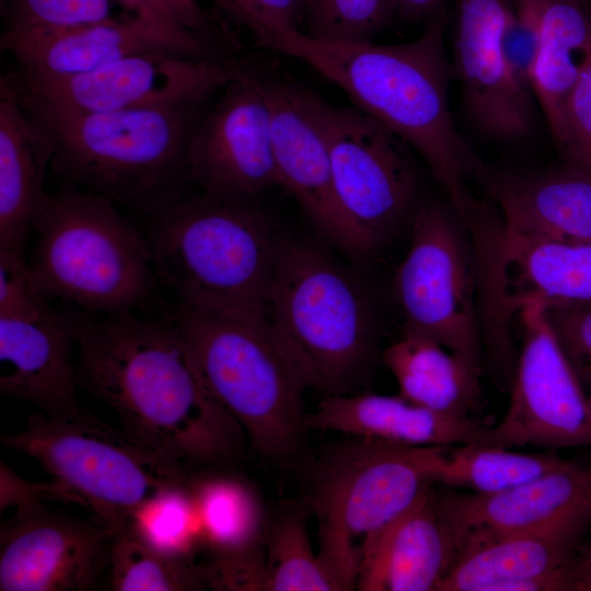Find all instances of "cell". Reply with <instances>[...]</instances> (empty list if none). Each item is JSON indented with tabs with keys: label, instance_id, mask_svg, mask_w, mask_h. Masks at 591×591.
I'll list each match as a JSON object with an SVG mask.
<instances>
[{
	"label": "cell",
	"instance_id": "obj_26",
	"mask_svg": "<svg viewBox=\"0 0 591 591\" xmlns=\"http://www.w3.org/2000/svg\"><path fill=\"white\" fill-rule=\"evenodd\" d=\"M383 361L409 402L459 417L480 407V367L424 334L405 329L384 350Z\"/></svg>",
	"mask_w": 591,
	"mask_h": 591
},
{
	"label": "cell",
	"instance_id": "obj_4",
	"mask_svg": "<svg viewBox=\"0 0 591 591\" xmlns=\"http://www.w3.org/2000/svg\"><path fill=\"white\" fill-rule=\"evenodd\" d=\"M148 219L160 287L179 303L268 314L282 236L258 198L189 190Z\"/></svg>",
	"mask_w": 591,
	"mask_h": 591
},
{
	"label": "cell",
	"instance_id": "obj_6",
	"mask_svg": "<svg viewBox=\"0 0 591 591\" xmlns=\"http://www.w3.org/2000/svg\"><path fill=\"white\" fill-rule=\"evenodd\" d=\"M28 267L38 290L91 314L142 311L160 283L146 232L107 197L68 186L48 193Z\"/></svg>",
	"mask_w": 591,
	"mask_h": 591
},
{
	"label": "cell",
	"instance_id": "obj_16",
	"mask_svg": "<svg viewBox=\"0 0 591 591\" xmlns=\"http://www.w3.org/2000/svg\"><path fill=\"white\" fill-rule=\"evenodd\" d=\"M511 8L507 0H456L452 38L464 114L479 137L502 144L530 138L536 124L535 99L513 78L502 51Z\"/></svg>",
	"mask_w": 591,
	"mask_h": 591
},
{
	"label": "cell",
	"instance_id": "obj_21",
	"mask_svg": "<svg viewBox=\"0 0 591 591\" xmlns=\"http://www.w3.org/2000/svg\"><path fill=\"white\" fill-rule=\"evenodd\" d=\"M482 183L502 217L501 237L591 244V175L568 164L490 170Z\"/></svg>",
	"mask_w": 591,
	"mask_h": 591
},
{
	"label": "cell",
	"instance_id": "obj_20",
	"mask_svg": "<svg viewBox=\"0 0 591 591\" xmlns=\"http://www.w3.org/2000/svg\"><path fill=\"white\" fill-rule=\"evenodd\" d=\"M464 541L443 515L432 489L360 546L357 589L437 591Z\"/></svg>",
	"mask_w": 591,
	"mask_h": 591
},
{
	"label": "cell",
	"instance_id": "obj_27",
	"mask_svg": "<svg viewBox=\"0 0 591 591\" xmlns=\"http://www.w3.org/2000/svg\"><path fill=\"white\" fill-rule=\"evenodd\" d=\"M591 54V13L583 0H546L532 91L554 142L564 111Z\"/></svg>",
	"mask_w": 591,
	"mask_h": 591
},
{
	"label": "cell",
	"instance_id": "obj_13",
	"mask_svg": "<svg viewBox=\"0 0 591 591\" xmlns=\"http://www.w3.org/2000/svg\"><path fill=\"white\" fill-rule=\"evenodd\" d=\"M412 234L394 277L406 329L480 367L472 268L454 220L440 205L424 204L415 211Z\"/></svg>",
	"mask_w": 591,
	"mask_h": 591
},
{
	"label": "cell",
	"instance_id": "obj_31",
	"mask_svg": "<svg viewBox=\"0 0 591 591\" xmlns=\"http://www.w3.org/2000/svg\"><path fill=\"white\" fill-rule=\"evenodd\" d=\"M109 586L116 591H183L208 588L206 567L196 557L165 554L150 546L130 526L112 542Z\"/></svg>",
	"mask_w": 591,
	"mask_h": 591
},
{
	"label": "cell",
	"instance_id": "obj_8",
	"mask_svg": "<svg viewBox=\"0 0 591 591\" xmlns=\"http://www.w3.org/2000/svg\"><path fill=\"white\" fill-rule=\"evenodd\" d=\"M447 450L354 437L323 459L312 495L318 554L344 590L357 587V541L362 544L438 483Z\"/></svg>",
	"mask_w": 591,
	"mask_h": 591
},
{
	"label": "cell",
	"instance_id": "obj_3",
	"mask_svg": "<svg viewBox=\"0 0 591 591\" xmlns=\"http://www.w3.org/2000/svg\"><path fill=\"white\" fill-rule=\"evenodd\" d=\"M19 94L55 137L50 167L62 186L147 217L189 192L188 147L207 103L71 113Z\"/></svg>",
	"mask_w": 591,
	"mask_h": 591
},
{
	"label": "cell",
	"instance_id": "obj_9",
	"mask_svg": "<svg viewBox=\"0 0 591 591\" xmlns=\"http://www.w3.org/2000/svg\"><path fill=\"white\" fill-rule=\"evenodd\" d=\"M1 443L36 460L53 477L116 534L154 493L186 479L132 442L123 431L92 417L60 420L32 414L18 433Z\"/></svg>",
	"mask_w": 591,
	"mask_h": 591
},
{
	"label": "cell",
	"instance_id": "obj_11",
	"mask_svg": "<svg viewBox=\"0 0 591 591\" xmlns=\"http://www.w3.org/2000/svg\"><path fill=\"white\" fill-rule=\"evenodd\" d=\"M305 100L345 211L379 245L416 202L418 176L410 148L355 106H337L308 90Z\"/></svg>",
	"mask_w": 591,
	"mask_h": 591
},
{
	"label": "cell",
	"instance_id": "obj_24",
	"mask_svg": "<svg viewBox=\"0 0 591 591\" xmlns=\"http://www.w3.org/2000/svg\"><path fill=\"white\" fill-rule=\"evenodd\" d=\"M305 427L399 444L444 448L485 444L489 428L472 417L439 413L399 394L371 392L325 396L313 413L306 414Z\"/></svg>",
	"mask_w": 591,
	"mask_h": 591
},
{
	"label": "cell",
	"instance_id": "obj_35",
	"mask_svg": "<svg viewBox=\"0 0 591 591\" xmlns=\"http://www.w3.org/2000/svg\"><path fill=\"white\" fill-rule=\"evenodd\" d=\"M116 0H4L3 33L51 31L93 24L116 16ZM121 7V5H120Z\"/></svg>",
	"mask_w": 591,
	"mask_h": 591
},
{
	"label": "cell",
	"instance_id": "obj_23",
	"mask_svg": "<svg viewBox=\"0 0 591 591\" xmlns=\"http://www.w3.org/2000/svg\"><path fill=\"white\" fill-rule=\"evenodd\" d=\"M51 131L23 106L10 72L0 80V251L24 255L48 192Z\"/></svg>",
	"mask_w": 591,
	"mask_h": 591
},
{
	"label": "cell",
	"instance_id": "obj_2",
	"mask_svg": "<svg viewBox=\"0 0 591 591\" xmlns=\"http://www.w3.org/2000/svg\"><path fill=\"white\" fill-rule=\"evenodd\" d=\"M447 12L426 24L417 38L394 45L334 42L296 30L268 31L254 38L264 48L293 57L341 89L355 107L401 138L425 161L447 192L459 218L478 211L467 181H483L486 166L452 116L454 80L447 53Z\"/></svg>",
	"mask_w": 591,
	"mask_h": 591
},
{
	"label": "cell",
	"instance_id": "obj_28",
	"mask_svg": "<svg viewBox=\"0 0 591 591\" xmlns=\"http://www.w3.org/2000/svg\"><path fill=\"white\" fill-rule=\"evenodd\" d=\"M200 524L204 547L216 559L259 554L263 512L255 491L243 480L211 475L186 480Z\"/></svg>",
	"mask_w": 591,
	"mask_h": 591
},
{
	"label": "cell",
	"instance_id": "obj_37",
	"mask_svg": "<svg viewBox=\"0 0 591 591\" xmlns=\"http://www.w3.org/2000/svg\"><path fill=\"white\" fill-rule=\"evenodd\" d=\"M554 143L565 163L591 175V54L567 101Z\"/></svg>",
	"mask_w": 591,
	"mask_h": 591
},
{
	"label": "cell",
	"instance_id": "obj_34",
	"mask_svg": "<svg viewBox=\"0 0 591 591\" xmlns=\"http://www.w3.org/2000/svg\"><path fill=\"white\" fill-rule=\"evenodd\" d=\"M394 13L391 0H309L310 36L334 42H373Z\"/></svg>",
	"mask_w": 591,
	"mask_h": 591
},
{
	"label": "cell",
	"instance_id": "obj_41",
	"mask_svg": "<svg viewBox=\"0 0 591 591\" xmlns=\"http://www.w3.org/2000/svg\"><path fill=\"white\" fill-rule=\"evenodd\" d=\"M48 301L36 287L24 255L0 251V316L30 314Z\"/></svg>",
	"mask_w": 591,
	"mask_h": 591
},
{
	"label": "cell",
	"instance_id": "obj_14",
	"mask_svg": "<svg viewBox=\"0 0 591 591\" xmlns=\"http://www.w3.org/2000/svg\"><path fill=\"white\" fill-rule=\"evenodd\" d=\"M207 107L190 138L192 185L228 198H258L280 186L269 106L248 63Z\"/></svg>",
	"mask_w": 591,
	"mask_h": 591
},
{
	"label": "cell",
	"instance_id": "obj_45",
	"mask_svg": "<svg viewBox=\"0 0 591 591\" xmlns=\"http://www.w3.org/2000/svg\"><path fill=\"white\" fill-rule=\"evenodd\" d=\"M579 376L580 378H583L584 381L587 382L588 386H589V392H588V398H589V402H590V405H591V368L590 369H584V370H581L578 372Z\"/></svg>",
	"mask_w": 591,
	"mask_h": 591
},
{
	"label": "cell",
	"instance_id": "obj_40",
	"mask_svg": "<svg viewBox=\"0 0 591 591\" xmlns=\"http://www.w3.org/2000/svg\"><path fill=\"white\" fill-rule=\"evenodd\" d=\"M549 323L577 372L591 368V300L546 305Z\"/></svg>",
	"mask_w": 591,
	"mask_h": 591
},
{
	"label": "cell",
	"instance_id": "obj_18",
	"mask_svg": "<svg viewBox=\"0 0 591 591\" xmlns=\"http://www.w3.org/2000/svg\"><path fill=\"white\" fill-rule=\"evenodd\" d=\"M0 47L13 57L19 73L38 78L85 73L143 53L231 58L227 50L197 36L132 12L69 28L2 33Z\"/></svg>",
	"mask_w": 591,
	"mask_h": 591
},
{
	"label": "cell",
	"instance_id": "obj_22",
	"mask_svg": "<svg viewBox=\"0 0 591 591\" xmlns=\"http://www.w3.org/2000/svg\"><path fill=\"white\" fill-rule=\"evenodd\" d=\"M440 509L464 544L532 530L591 510V466H561L496 494L438 497Z\"/></svg>",
	"mask_w": 591,
	"mask_h": 591
},
{
	"label": "cell",
	"instance_id": "obj_38",
	"mask_svg": "<svg viewBox=\"0 0 591 591\" xmlns=\"http://www.w3.org/2000/svg\"><path fill=\"white\" fill-rule=\"evenodd\" d=\"M225 18L255 37L275 30L301 31L309 0H210Z\"/></svg>",
	"mask_w": 591,
	"mask_h": 591
},
{
	"label": "cell",
	"instance_id": "obj_17",
	"mask_svg": "<svg viewBox=\"0 0 591 591\" xmlns=\"http://www.w3.org/2000/svg\"><path fill=\"white\" fill-rule=\"evenodd\" d=\"M114 533L40 506L0 528L1 591H85L108 570Z\"/></svg>",
	"mask_w": 591,
	"mask_h": 591
},
{
	"label": "cell",
	"instance_id": "obj_19",
	"mask_svg": "<svg viewBox=\"0 0 591 591\" xmlns=\"http://www.w3.org/2000/svg\"><path fill=\"white\" fill-rule=\"evenodd\" d=\"M82 312L46 302L36 311L0 316V391L36 406L47 417H94L77 399L73 349Z\"/></svg>",
	"mask_w": 591,
	"mask_h": 591
},
{
	"label": "cell",
	"instance_id": "obj_33",
	"mask_svg": "<svg viewBox=\"0 0 591 591\" xmlns=\"http://www.w3.org/2000/svg\"><path fill=\"white\" fill-rule=\"evenodd\" d=\"M155 549L179 557H196L204 547L192 494L184 483L151 495L134 513L129 525Z\"/></svg>",
	"mask_w": 591,
	"mask_h": 591
},
{
	"label": "cell",
	"instance_id": "obj_43",
	"mask_svg": "<svg viewBox=\"0 0 591 591\" xmlns=\"http://www.w3.org/2000/svg\"><path fill=\"white\" fill-rule=\"evenodd\" d=\"M394 13L407 22H430L445 13L450 0H391Z\"/></svg>",
	"mask_w": 591,
	"mask_h": 591
},
{
	"label": "cell",
	"instance_id": "obj_39",
	"mask_svg": "<svg viewBox=\"0 0 591 591\" xmlns=\"http://www.w3.org/2000/svg\"><path fill=\"white\" fill-rule=\"evenodd\" d=\"M128 12L155 20L177 31L197 36L227 51L230 39L215 26L211 16L196 0H116Z\"/></svg>",
	"mask_w": 591,
	"mask_h": 591
},
{
	"label": "cell",
	"instance_id": "obj_36",
	"mask_svg": "<svg viewBox=\"0 0 591 591\" xmlns=\"http://www.w3.org/2000/svg\"><path fill=\"white\" fill-rule=\"evenodd\" d=\"M545 3L546 0H517L501 37L502 51L513 78L533 96L532 73Z\"/></svg>",
	"mask_w": 591,
	"mask_h": 591
},
{
	"label": "cell",
	"instance_id": "obj_1",
	"mask_svg": "<svg viewBox=\"0 0 591 591\" xmlns=\"http://www.w3.org/2000/svg\"><path fill=\"white\" fill-rule=\"evenodd\" d=\"M79 383L118 415L121 431L179 477L223 464L248 442L201 381L171 313L83 312Z\"/></svg>",
	"mask_w": 591,
	"mask_h": 591
},
{
	"label": "cell",
	"instance_id": "obj_25",
	"mask_svg": "<svg viewBox=\"0 0 591 591\" xmlns=\"http://www.w3.org/2000/svg\"><path fill=\"white\" fill-rule=\"evenodd\" d=\"M591 524V510L528 531L468 542L437 591H490L501 582L570 564Z\"/></svg>",
	"mask_w": 591,
	"mask_h": 591
},
{
	"label": "cell",
	"instance_id": "obj_7",
	"mask_svg": "<svg viewBox=\"0 0 591 591\" xmlns=\"http://www.w3.org/2000/svg\"><path fill=\"white\" fill-rule=\"evenodd\" d=\"M267 315L309 389L348 394L364 379L375 349L371 303L318 246L281 237Z\"/></svg>",
	"mask_w": 591,
	"mask_h": 591
},
{
	"label": "cell",
	"instance_id": "obj_42",
	"mask_svg": "<svg viewBox=\"0 0 591 591\" xmlns=\"http://www.w3.org/2000/svg\"><path fill=\"white\" fill-rule=\"evenodd\" d=\"M0 473L1 513L10 508L24 511L45 506L49 501L78 505L76 498L56 480L50 484L26 482L4 463H1Z\"/></svg>",
	"mask_w": 591,
	"mask_h": 591
},
{
	"label": "cell",
	"instance_id": "obj_5",
	"mask_svg": "<svg viewBox=\"0 0 591 591\" xmlns=\"http://www.w3.org/2000/svg\"><path fill=\"white\" fill-rule=\"evenodd\" d=\"M170 313L205 386L251 447L276 463L294 460L309 385L268 316L179 302Z\"/></svg>",
	"mask_w": 591,
	"mask_h": 591
},
{
	"label": "cell",
	"instance_id": "obj_12",
	"mask_svg": "<svg viewBox=\"0 0 591 591\" xmlns=\"http://www.w3.org/2000/svg\"><path fill=\"white\" fill-rule=\"evenodd\" d=\"M240 70L241 61L233 58L143 53L63 78L11 73L25 96L66 112L103 113L206 104Z\"/></svg>",
	"mask_w": 591,
	"mask_h": 591
},
{
	"label": "cell",
	"instance_id": "obj_10",
	"mask_svg": "<svg viewBox=\"0 0 591 591\" xmlns=\"http://www.w3.org/2000/svg\"><path fill=\"white\" fill-rule=\"evenodd\" d=\"M510 304L519 311L523 341L509 406L501 420L489 426L484 445L591 448V405L545 303L524 297Z\"/></svg>",
	"mask_w": 591,
	"mask_h": 591
},
{
	"label": "cell",
	"instance_id": "obj_15",
	"mask_svg": "<svg viewBox=\"0 0 591 591\" xmlns=\"http://www.w3.org/2000/svg\"><path fill=\"white\" fill-rule=\"evenodd\" d=\"M250 67L269 106L280 187L293 196L325 240L351 259L364 260L378 244L355 223L338 198L329 155L308 107L305 89Z\"/></svg>",
	"mask_w": 591,
	"mask_h": 591
},
{
	"label": "cell",
	"instance_id": "obj_44",
	"mask_svg": "<svg viewBox=\"0 0 591 591\" xmlns=\"http://www.w3.org/2000/svg\"><path fill=\"white\" fill-rule=\"evenodd\" d=\"M569 591H591V545L570 563Z\"/></svg>",
	"mask_w": 591,
	"mask_h": 591
},
{
	"label": "cell",
	"instance_id": "obj_29",
	"mask_svg": "<svg viewBox=\"0 0 591 591\" xmlns=\"http://www.w3.org/2000/svg\"><path fill=\"white\" fill-rule=\"evenodd\" d=\"M500 260L515 271L519 296L545 305L591 300V244H557L500 240Z\"/></svg>",
	"mask_w": 591,
	"mask_h": 591
},
{
	"label": "cell",
	"instance_id": "obj_30",
	"mask_svg": "<svg viewBox=\"0 0 591 591\" xmlns=\"http://www.w3.org/2000/svg\"><path fill=\"white\" fill-rule=\"evenodd\" d=\"M566 463L555 451L522 453L509 448L465 444L448 451L438 483L496 494L535 479Z\"/></svg>",
	"mask_w": 591,
	"mask_h": 591
},
{
	"label": "cell",
	"instance_id": "obj_32",
	"mask_svg": "<svg viewBox=\"0 0 591 591\" xmlns=\"http://www.w3.org/2000/svg\"><path fill=\"white\" fill-rule=\"evenodd\" d=\"M262 590L343 591L318 552L313 551L300 510L286 512L271 530Z\"/></svg>",
	"mask_w": 591,
	"mask_h": 591
}]
</instances>
